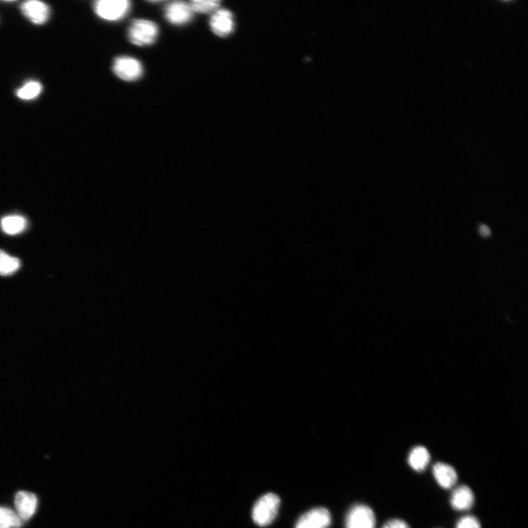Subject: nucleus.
I'll use <instances>...</instances> for the list:
<instances>
[{"mask_svg":"<svg viewBox=\"0 0 528 528\" xmlns=\"http://www.w3.org/2000/svg\"><path fill=\"white\" fill-rule=\"evenodd\" d=\"M158 25L147 19L134 20L128 29V38L134 45L147 47L153 45L159 36Z\"/></svg>","mask_w":528,"mask_h":528,"instance_id":"nucleus-1","label":"nucleus"},{"mask_svg":"<svg viewBox=\"0 0 528 528\" xmlns=\"http://www.w3.org/2000/svg\"><path fill=\"white\" fill-rule=\"evenodd\" d=\"M281 500L274 493H268L255 503L253 510V520L260 527L271 525L276 518Z\"/></svg>","mask_w":528,"mask_h":528,"instance_id":"nucleus-2","label":"nucleus"},{"mask_svg":"<svg viewBox=\"0 0 528 528\" xmlns=\"http://www.w3.org/2000/svg\"><path fill=\"white\" fill-rule=\"evenodd\" d=\"M96 14L109 22H117L130 12L131 3L127 0H99L93 5Z\"/></svg>","mask_w":528,"mask_h":528,"instance_id":"nucleus-3","label":"nucleus"},{"mask_svg":"<svg viewBox=\"0 0 528 528\" xmlns=\"http://www.w3.org/2000/svg\"><path fill=\"white\" fill-rule=\"evenodd\" d=\"M113 73L121 80L136 81L143 75V66L136 58L129 56H121L113 61Z\"/></svg>","mask_w":528,"mask_h":528,"instance_id":"nucleus-4","label":"nucleus"},{"mask_svg":"<svg viewBox=\"0 0 528 528\" xmlns=\"http://www.w3.org/2000/svg\"><path fill=\"white\" fill-rule=\"evenodd\" d=\"M376 516L370 507L359 504L350 510L346 520V528H375Z\"/></svg>","mask_w":528,"mask_h":528,"instance_id":"nucleus-5","label":"nucleus"},{"mask_svg":"<svg viewBox=\"0 0 528 528\" xmlns=\"http://www.w3.org/2000/svg\"><path fill=\"white\" fill-rule=\"evenodd\" d=\"M193 14L190 3L182 1L171 3L164 9L165 18L173 25L181 26L190 23Z\"/></svg>","mask_w":528,"mask_h":528,"instance_id":"nucleus-6","label":"nucleus"},{"mask_svg":"<svg viewBox=\"0 0 528 528\" xmlns=\"http://www.w3.org/2000/svg\"><path fill=\"white\" fill-rule=\"evenodd\" d=\"M210 25L216 36L223 38L229 36L235 28L234 15L229 10L218 9L213 13Z\"/></svg>","mask_w":528,"mask_h":528,"instance_id":"nucleus-7","label":"nucleus"},{"mask_svg":"<svg viewBox=\"0 0 528 528\" xmlns=\"http://www.w3.org/2000/svg\"><path fill=\"white\" fill-rule=\"evenodd\" d=\"M332 516L325 508H316L303 514L297 522L295 528H328Z\"/></svg>","mask_w":528,"mask_h":528,"instance_id":"nucleus-8","label":"nucleus"},{"mask_svg":"<svg viewBox=\"0 0 528 528\" xmlns=\"http://www.w3.org/2000/svg\"><path fill=\"white\" fill-rule=\"evenodd\" d=\"M24 16L35 25L45 24L50 16L49 5L37 0H29L21 5Z\"/></svg>","mask_w":528,"mask_h":528,"instance_id":"nucleus-9","label":"nucleus"},{"mask_svg":"<svg viewBox=\"0 0 528 528\" xmlns=\"http://www.w3.org/2000/svg\"><path fill=\"white\" fill-rule=\"evenodd\" d=\"M15 505L20 519L27 521L36 512V496L31 492H18L16 495Z\"/></svg>","mask_w":528,"mask_h":528,"instance_id":"nucleus-10","label":"nucleus"},{"mask_svg":"<svg viewBox=\"0 0 528 528\" xmlns=\"http://www.w3.org/2000/svg\"><path fill=\"white\" fill-rule=\"evenodd\" d=\"M474 502V494L468 486H460L451 494V505L455 511H468L472 508Z\"/></svg>","mask_w":528,"mask_h":528,"instance_id":"nucleus-11","label":"nucleus"},{"mask_svg":"<svg viewBox=\"0 0 528 528\" xmlns=\"http://www.w3.org/2000/svg\"><path fill=\"white\" fill-rule=\"evenodd\" d=\"M433 474L443 489H451L457 483L458 475L452 466L442 462L433 465Z\"/></svg>","mask_w":528,"mask_h":528,"instance_id":"nucleus-12","label":"nucleus"},{"mask_svg":"<svg viewBox=\"0 0 528 528\" xmlns=\"http://www.w3.org/2000/svg\"><path fill=\"white\" fill-rule=\"evenodd\" d=\"M431 457L428 450L423 447L414 448L408 457L410 467L417 472L425 470L430 462Z\"/></svg>","mask_w":528,"mask_h":528,"instance_id":"nucleus-13","label":"nucleus"},{"mask_svg":"<svg viewBox=\"0 0 528 528\" xmlns=\"http://www.w3.org/2000/svg\"><path fill=\"white\" fill-rule=\"evenodd\" d=\"M27 222L24 216L20 215H10L1 221L3 231L9 235H16L23 232Z\"/></svg>","mask_w":528,"mask_h":528,"instance_id":"nucleus-14","label":"nucleus"},{"mask_svg":"<svg viewBox=\"0 0 528 528\" xmlns=\"http://www.w3.org/2000/svg\"><path fill=\"white\" fill-rule=\"evenodd\" d=\"M18 258L0 250V275L8 276L15 273L20 268Z\"/></svg>","mask_w":528,"mask_h":528,"instance_id":"nucleus-15","label":"nucleus"},{"mask_svg":"<svg viewBox=\"0 0 528 528\" xmlns=\"http://www.w3.org/2000/svg\"><path fill=\"white\" fill-rule=\"evenodd\" d=\"M42 90V85L40 82L30 80L27 81L23 87L17 90L16 96L23 100H33L40 96Z\"/></svg>","mask_w":528,"mask_h":528,"instance_id":"nucleus-16","label":"nucleus"},{"mask_svg":"<svg viewBox=\"0 0 528 528\" xmlns=\"http://www.w3.org/2000/svg\"><path fill=\"white\" fill-rule=\"evenodd\" d=\"M22 520L14 511L0 507V528H19Z\"/></svg>","mask_w":528,"mask_h":528,"instance_id":"nucleus-17","label":"nucleus"},{"mask_svg":"<svg viewBox=\"0 0 528 528\" xmlns=\"http://www.w3.org/2000/svg\"><path fill=\"white\" fill-rule=\"evenodd\" d=\"M221 4V2L217 1V0H207V1L194 0V1L190 3L194 13L202 14L215 12L216 10L219 9Z\"/></svg>","mask_w":528,"mask_h":528,"instance_id":"nucleus-18","label":"nucleus"},{"mask_svg":"<svg viewBox=\"0 0 528 528\" xmlns=\"http://www.w3.org/2000/svg\"><path fill=\"white\" fill-rule=\"evenodd\" d=\"M455 528H481V525L475 516L468 515L462 517Z\"/></svg>","mask_w":528,"mask_h":528,"instance_id":"nucleus-19","label":"nucleus"},{"mask_svg":"<svg viewBox=\"0 0 528 528\" xmlns=\"http://www.w3.org/2000/svg\"><path fill=\"white\" fill-rule=\"evenodd\" d=\"M382 528H410V527L405 521L395 519L387 522Z\"/></svg>","mask_w":528,"mask_h":528,"instance_id":"nucleus-20","label":"nucleus"},{"mask_svg":"<svg viewBox=\"0 0 528 528\" xmlns=\"http://www.w3.org/2000/svg\"><path fill=\"white\" fill-rule=\"evenodd\" d=\"M479 234L483 238H488L491 236L492 234L490 227L485 224H481L479 225Z\"/></svg>","mask_w":528,"mask_h":528,"instance_id":"nucleus-21","label":"nucleus"}]
</instances>
